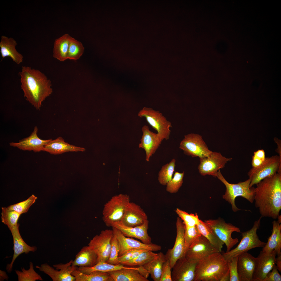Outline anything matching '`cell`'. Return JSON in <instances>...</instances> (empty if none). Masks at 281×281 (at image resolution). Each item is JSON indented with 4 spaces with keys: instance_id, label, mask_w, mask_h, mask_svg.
<instances>
[{
    "instance_id": "e0dca14e",
    "label": "cell",
    "mask_w": 281,
    "mask_h": 281,
    "mask_svg": "<svg viewBox=\"0 0 281 281\" xmlns=\"http://www.w3.org/2000/svg\"><path fill=\"white\" fill-rule=\"evenodd\" d=\"M196 264L185 256L178 259L172 268V281H194Z\"/></svg>"
},
{
    "instance_id": "f5cc1de1",
    "label": "cell",
    "mask_w": 281,
    "mask_h": 281,
    "mask_svg": "<svg viewBox=\"0 0 281 281\" xmlns=\"http://www.w3.org/2000/svg\"><path fill=\"white\" fill-rule=\"evenodd\" d=\"M0 281L3 280L5 279L7 280L8 277L6 272L4 271L0 270Z\"/></svg>"
},
{
    "instance_id": "816d5d0a",
    "label": "cell",
    "mask_w": 281,
    "mask_h": 281,
    "mask_svg": "<svg viewBox=\"0 0 281 281\" xmlns=\"http://www.w3.org/2000/svg\"><path fill=\"white\" fill-rule=\"evenodd\" d=\"M274 140L277 144L278 148L277 149V152L279 154V156L281 157V140L277 138H274Z\"/></svg>"
},
{
    "instance_id": "d590c367",
    "label": "cell",
    "mask_w": 281,
    "mask_h": 281,
    "mask_svg": "<svg viewBox=\"0 0 281 281\" xmlns=\"http://www.w3.org/2000/svg\"><path fill=\"white\" fill-rule=\"evenodd\" d=\"M158 255V253L147 250L142 252L135 258L123 263L122 264L130 266L143 265L156 258Z\"/></svg>"
},
{
    "instance_id": "11a10c76",
    "label": "cell",
    "mask_w": 281,
    "mask_h": 281,
    "mask_svg": "<svg viewBox=\"0 0 281 281\" xmlns=\"http://www.w3.org/2000/svg\"><path fill=\"white\" fill-rule=\"evenodd\" d=\"M277 219H278V221H278V222H279V223H281V215H279V216H278V217H277Z\"/></svg>"
},
{
    "instance_id": "db71d44e",
    "label": "cell",
    "mask_w": 281,
    "mask_h": 281,
    "mask_svg": "<svg viewBox=\"0 0 281 281\" xmlns=\"http://www.w3.org/2000/svg\"><path fill=\"white\" fill-rule=\"evenodd\" d=\"M230 276L229 272L225 276L221 279V281H230Z\"/></svg>"
},
{
    "instance_id": "8d00e7d4",
    "label": "cell",
    "mask_w": 281,
    "mask_h": 281,
    "mask_svg": "<svg viewBox=\"0 0 281 281\" xmlns=\"http://www.w3.org/2000/svg\"><path fill=\"white\" fill-rule=\"evenodd\" d=\"M1 221L6 225L10 230L17 225L21 214L15 211L9 209L7 207H2Z\"/></svg>"
},
{
    "instance_id": "74e56055",
    "label": "cell",
    "mask_w": 281,
    "mask_h": 281,
    "mask_svg": "<svg viewBox=\"0 0 281 281\" xmlns=\"http://www.w3.org/2000/svg\"><path fill=\"white\" fill-rule=\"evenodd\" d=\"M21 271L15 270L17 276L18 281H35L43 280L41 276L37 273L34 269L33 263L30 262L29 268L25 270L24 267L21 268Z\"/></svg>"
},
{
    "instance_id": "f907efd6",
    "label": "cell",
    "mask_w": 281,
    "mask_h": 281,
    "mask_svg": "<svg viewBox=\"0 0 281 281\" xmlns=\"http://www.w3.org/2000/svg\"><path fill=\"white\" fill-rule=\"evenodd\" d=\"M276 265L278 270L281 272V254L277 256L276 257Z\"/></svg>"
},
{
    "instance_id": "83f0119b",
    "label": "cell",
    "mask_w": 281,
    "mask_h": 281,
    "mask_svg": "<svg viewBox=\"0 0 281 281\" xmlns=\"http://www.w3.org/2000/svg\"><path fill=\"white\" fill-rule=\"evenodd\" d=\"M272 223V234L262 251L269 253L274 250L278 256L281 254V224L276 220L273 221Z\"/></svg>"
},
{
    "instance_id": "f1b7e54d",
    "label": "cell",
    "mask_w": 281,
    "mask_h": 281,
    "mask_svg": "<svg viewBox=\"0 0 281 281\" xmlns=\"http://www.w3.org/2000/svg\"><path fill=\"white\" fill-rule=\"evenodd\" d=\"M97 256L88 245L84 246L76 255L72 265L74 266L90 267L97 263Z\"/></svg>"
},
{
    "instance_id": "d4e9b609",
    "label": "cell",
    "mask_w": 281,
    "mask_h": 281,
    "mask_svg": "<svg viewBox=\"0 0 281 281\" xmlns=\"http://www.w3.org/2000/svg\"><path fill=\"white\" fill-rule=\"evenodd\" d=\"M147 220L146 214L140 207L130 202L120 221L126 226L135 227L142 225Z\"/></svg>"
},
{
    "instance_id": "e575fe53",
    "label": "cell",
    "mask_w": 281,
    "mask_h": 281,
    "mask_svg": "<svg viewBox=\"0 0 281 281\" xmlns=\"http://www.w3.org/2000/svg\"><path fill=\"white\" fill-rule=\"evenodd\" d=\"M176 160L172 159L169 163L163 166L158 173V180L161 184L165 186L171 180L175 171Z\"/></svg>"
},
{
    "instance_id": "ba28073f",
    "label": "cell",
    "mask_w": 281,
    "mask_h": 281,
    "mask_svg": "<svg viewBox=\"0 0 281 281\" xmlns=\"http://www.w3.org/2000/svg\"><path fill=\"white\" fill-rule=\"evenodd\" d=\"M204 222L226 246V252L230 250L238 242L237 238H233L232 233H241L240 229L230 223H226L223 219H209Z\"/></svg>"
},
{
    "instance_id": "b9f144b4",
    "label": "cell",
    "mask_w": 281,
    "mask_h": 281,
    "mask_svg": "<svg viewBox=\"0 0 281 281\" xmlns=\"http://www.w3.org/2000/svg\"><path fill=\"white\" fill-rule=\"evenodd\" d=\"M37 197L33 194L27 200L8 207L9 209L18 213L20 214L27 212L30 206L35 202Z\"/></svg>"
},
{
    "instance_id": "8fae6325",
    "label": "cell",
    "mask_w": 281,
    "mask_h": 281,
    "mask_svg": "<svg viewBox=\"0 0 281 281\" xmlns=\"http://www.w3.org/2000/svg\"><path fill=\"white\" fill-rule=\"evenodd\" d=\"M220 252L202 234L186 251L184 256L190 261L197 263L213 253Z\"/></svg>"
},
{
    "instance_id": "8992f818",
    "label": "cell",
    "mask_w": 281,
    "mask_h": 281,
    "mask_svg": "<svg viewBox=\"0 0 281 281\" xmlns=\"http://www.w3.org/2000/svg\"><path fill=\"white\" fill-rule=\"evenodd\" d=\"M130 202L129 195L120 194L112 197L105 204L103 210V220L107 227L121 221L126 207Z\"/></svg>"
},
{
    "instance_id": "d6a6232c",
    "label": "cell",
    "mask_w": 281,
    "mask_h": 281,
    "mask_svg": "<svg viewBox=\"0 0 281 281\" xmlns=\"http://www.w3.org/2000/svg\"><path fill=\"white\" fill-rule=\"evenodd\" d=\"M196 226L201 234L205 237L219 252H221L224 243L206 225L204 222L200 219Z\"/></svg>"
},
{
    "instance_id": "9a60e30c",
    "label": "cell",
    "mask_w": 281,
    "mask_h": 281,
    "mask_svg": "<svg viewBox=\"0 0 281 281\" xmlns=\"http://www.w3.org/2000/svg\"><path fill=\"white\" fill-rule=\"evenodd\" d=\"M112 229L118 243L119 249V257L133 250L144 249L153 252L159 251L161 249L160 245L152 243L145 244L131 238L126 237L115 227H112Z\"/></svg>"
},
{
    "instance_id": "f6af8a7d",
    "label": "cell",
    "mask_w": 281,
    "mask_h": 281,
    "mask_svg": "<svg viewBox=\"0 0 281 281\" xmlns=\"http://www.w3.org/2000/svg\"><path fill=\"white\" fill-rule=\"evenodd\" d=\"M238 256L227 261L230 276V281H240L237 268Z\"/></svg>"
},
{
    "instance_id": "ffe728a7",
    "label": "cell",
    "mask_w": 281,
    "mask_h": 281,
    "mask_svg": "<svg viewBox=\"0 0 281 281\" xmlns=\"http://www.w3.org/2000/svg\"><path fill=\"white\" fill-rule=\"evenodd\" d=\"M149 222L147 220L140 225L130 227L125 226L119 221L113 223L111 227L119 229L126 237L137 239L144 243L150 244L152 243L151 238L148 233Z\"/></svg>"
},
{
    "instance_id": "c3c4849f",
    "label": "cell",
    "mask_w": 281,
    "mask_h": 281,
    "mask_svg": "<svg viewBox=\"0 0 281 281\" xmlns=\"http://www.w3.org/2000/svg\"><path fill=\"white\" fill-rule=\"evenodd\" d=\"M149 250L144 249L133 250L128 252L123 255L119 257L118 260L120 264L131 260L136 257L142 252Z\"/></svg>"
},
{
    "instance_id": "bcb514c9",
    "label": "cell",
    "mask_w": 281,
    "mask_h": 281,
    "mask_svg": "<svg viewBox=\"0 0 281 281\" xmlns=\"http://www.w3.org/2000/svg\"><path fill=\"white\" fill-rule=\"evenodd\" d=\"M170 262L167 259L163 264L159 281H172Z\"/></svg>"
},
{
    "instance_id": "4316f807",
    "label": "cell",
    "mask_w": 281,
    "mask_h": 281,
    "mask_svg": "<svg viewBox=\"0 0 281 281\" xmlns=\"http://www.w3.org/2000/svg\"><path fill=\"white\" fill-rule=\"evenodd\" d=\"M85 149L70 144L65 142L63 138L59 137L52 139L44 147V151L53 155H58L69 152H84Z\"/></svg>"
},
{
    "instance_id": "ab89813d",
    "label": "cell",
    "mask_w": 281,
    "mask_h": 281,
    "mask_svg": "<svg viewBox=\"0 0 281 281\" xmlns=\"http://www.w3.org/2000/svg\"><path fill=\"white\" fill-rule=\"evenodd\" d=\"M184 174V171H175L173 177L166 185V191L171 194L177 192L182 184Z\"/></svg>"
},
{
    "instance_id": "60d3db41",
    "label": "cell",
    "mask_w": 281,
    "mask_h": 281,
    "mask_svg": "<svg viewBox=\"0 0 281 281\" xmlns=\"http://www.w3.org/2000/svg\"><path fill=\"white\" fill-rule=\"evenodd\" d=\"M175 212L185 226L192 227L196 226L199 222L200 219L196 213L195 214H189L178 208L176 209Z\"/></svg>"
},
{
    "instance_id": "6da1fadb",
    "label": "cell",
    "mask_w": 281,
    "mask_h": 281,
    "mask_svg": "<svg viewBox=\"0 0 281 281\" xmlns=\"http://www.w3.org/2000/svg\"><path fill=\"white\" fill-rule=\"evenodd\" d=\"M256 185L254 201L261 216L277 219L281 209V174L277 173Z\"/></svg>"
},
{
    "instance_id": "836d02e7",
    "label": "cell",
    "mask_w": 281,
    "mask_h": 281,
    "mask_svg": "<svg viewBox=\"0 0 281 281\" xmlns=\"http://www.w3.org/2000/svg\"><path fill=\"white\" fill-rule=\"evenodd\" d=\"M131 267L125 266L120 264L114 265L108 263L105 261H102L98 263L92 267H87L80 266L78 267V269L83 273L88 274L95 271L107 272L122 269H128Z\"/></svg>"
},
{
    "instance_id": "4fadbf2b",
    "label": "cell",
    "mask_w": 281,
    "mask_h": 281,
    "mask_svg": "<svg viewBox=\"0 0 281 281\" xmlns=\"http://www.w3.org/2000/svg\"><path fill=\"white\" fill-rule=\"evenodd\" d=\"M232 159L226 157L219 152L212 151L208 156L200 158L199 172L202 176L211 175L216 177L218 171L223 168L226 163Z\"/></svg>"
},
{
    "instance_id": "7c38bea8",
    "label": "cell",
    "mask_w": 281,
    "mask_h": 281,
    "mask_svg": "<svg viewBox=\"0 0 281 281\" xmlns=\"http://www.w3.org/2000/svg\"><path fill=\"white\" fill-rule=\"evenodd\" d=\"M73 261L71 260L65 264L54 265L56 269L47 263L42 264L40 266H36V267L49 276L53 281H75V277L71 273L78 267L72 265Z\"/></svg>"
},
{
    "instance_id": "ac0fdd59",
    "label": "cell",
    "mask_w": 281,
    "mask_h": 281,
    "mask_svg": "<svg viewBox=\"0 0 281 281\" xmlns=\"http://www.w3.org/2000/svg\"><path fill=\"white\" fill-rule=\"evenodd\" d=\"M276 252L267 253L261 251L256 258V264L253 281H263L276 264Z\"/></svg>"
},
{
    "instance_id": "4dcf8cb0",
    "label": "cell",
    "mask_w": 281,
    "mask_h": 281,
    "mask_svg": "<svg viewBox=\"0 0 281 281\" xmlns=\"http://www.w3.org/2000/svg\"><path fill=\"white\" fill-rule=\"evenodd\" d=\"M71 36L65 34L55 41L53 51V57L61 61L67 59Z\"/></svg>"
},
{
    "instance_id": "7402d4cb",
    "label": "cell",
    "mask_w": 281,
    "mask_h": 281,
    "mask_svg": "<svg viewBox=\"0 0 281 281\" xmlns=\"http://www.w3.org/2000/svg\"><path fill=\"white\" fill-rule=\"evenodd\" d=\"M19 226L18 223L10 230L13 237L14 252L11 263L7 264L6 266V270L9 273L11 272L14 263L18 256L23 253L27 254L31 252H34L37 249L36 246H30L24 241L20 233Z\"/></svg>"
},
{
    "instance_id": "603a6c76",
    "label": "cell",
    "mask_w": 281,
    "mask_h": 281,
    "mask_svg": "<svg viewBox=\"0 0 281 281\" xmlns=\"http://www.w3.org/2000/svg\"><path fill=\"white\" fill-rule=\"evenodd\" d=\"M38 131L37 127L35 126L29 136L20 140L18 143L11 142L10 146L24 151H33L34 152L44 151V146L52 139L44 140L40 138L37 135Z\"/></svg>"
},
{
    "instance_id": "7a4b0ae2",
    "label": "cell",
    "mask_w": 281,
    "mask_h": 281,
    "mask_svg": "<svg viewBox=\"0 0 281 281\" xmlns=\"http://www.w3.org/2000/svg\"><path fill=\"white\" fill-rule=\"evenodd\" d=\"M24 97L37 110L42 103L52 93L50 80L38 70L23 66L19 72Z\"/></svg>"
},
{
    "instance_id": "2e32d148",
    "label": "cell",
    "mask_w": 281,
    "mask_h": 281,
    "mask_svg": "<svg viewBox=\"0 0 281 281\" xmlns=\"http://www.w3.org/2000/svg\"><path fill=\"white\" fill-rule=\"evenodd\" d=\"M176 226V236L174 246L172 248L168 249L165 254L167 259L170 261L171 269L178 259L184 256L186 251L184 238L185 225L179 217L177 219Z\"/></svg>"
},
{
    "instance_id": "7dc6e473",
    "label": "cell",
    "mask_w": 281,
    "mask_h": 281,
    "mask_svg": "<svg viewBox=\"0 0 281 281\" xmlns=\"http://www.w3.org/2000/svg\"><path fill=\"white\" fill-rule=\"evenodd\" d=\"M265 153L263 149L254 151L252 157L251 164L252 167H256L261 164L266 159Z\"/></svg>"
},
{
    "instance_id": "5b68a950",
    "label": "cell",
    "mask_w": 281,
    "mask_h": 281,
    "mask_svg": "<svg viewBox=\"0 0 281 281\" xmlns=\"http://www.w3.org/2000/svg\"><path fill=\"white\" fill-rule=\"evenodd\" d=\"M261 216L256 221L252 227L246 231L241 232L242 239L238 245L235 248L227 252H223L222 254L225 259L228 261L239 254L257 247H263L266 242L261 241L257 234L260 227Z\"/></svg>"
},
{
    "instance_id": "ee69618b",
    "label": "cell",
    "mask_w": 281,
    "mask_h": 281,
    "mask_svg": "<svg viewBox=\"0 0 281 281\" xmlns=\"http://www.w3.org/2000/svg\"><path fill=\"white\" fill-rule=\"evenodd\" d=\"M119 251L118 241L114 234L111 242V249L110 256L106 262L114 265L120 264L118 260Z\"/></svg>"
},
{
    "instance_id": "484cf974",
    "label": "cell",
    "mask_w": 281,
    "mask_h": 281,
    "mask_svg": "<svg viewBox=\"0 0 281 281\" xmlns=\"http://www.w3.org/2000/svg\"><path fill=\"white\" fill-rule=\"evenodd\" d=\"M17 44L16 42L13 38L2 36L0 42V51L2 59L9 57L17 64L22 62L23 57L16 50L15 47Z\"/></svg>"
},
{
    "instance_id": "44dd1931",
    "label": "cell",
    "mask_w": 281,
    "mask_h": 281,
    "mask_svg": "<svg viewBox=\"0 0 281 281\" xmlns=\"http://www.w3.org/2000/svg\"><path fill=\"white\" fill-rule=\"evenodd\" d=\"M143 135L139 147L145 150V159L149 161L150 157L155 152L163 140L159 135L150 130L148 126L145 125L142 129Z\"/></svg>"
},
{
    "instance_id": "f546056e",
    "label": "cell",
    "mask_w": 281,
    "mask_h": 281,
    "mask_svg": "<svg viewBox=\"0 0 281 281\" xmlns=\"http://www.w3.org/2000/svg\"><path fill=\"white\" fill-rule=\"evenodd\" d=\"M167 260L165 255L162 252L158 253L157 257L143 265L148 272L154 281H159L163 266Z\"/></svg>"
},
{
    "instance_id": "277c9868",
    "label": "cell",
    "mask_w": 281,
    "mask_h": 281,
    "mask_svg": "<svg viewBox=\"0 0 281 281\" xmlns=\"http://www.w3.org/2000/svg\"><path fill=\"white\" fill-rule=\"evenodd\" d=\"M216 177L225 185L226 189L222 198L231 205L233 212H236L240 210L247 211L238 208L235 203V200L238 197H241L247 200L251 203L254 201L255 188L250 187L251 180L249 178L246 180L240 182L236 184L230 183L225 178L220 170L216 174Z\"/></svg>"
},
{
    "instance_id": "d6986e66",
    "label": "cell",
    "mask_w": 281,
    "mask_h": 281,
    "mask_svg": "<svg viewBox=\"0 0 281 281\" xmlns=\"http://www.w3.org/2000/svg\"><path fill=\"white\" fill-rule=\"evenodd\" d=\"M114 281H149V274L142 265L138 267L122 269L108 272Z\"/></svg>"
},
{
    "instance_id": "9c48e42d",
    "label": "cell",
    "mask_w": 281,
    "mask_h": 281,
    "mask_svg": "<svg viewBox=\"0 0 281 281\" xmlns=\"http://www.w3.org/2000/svg\"><path fill=\"white\" fill-rule=\"evenodd\" d=\"M140 117H145L149 124L155 129L163 140H168L170 134L171 123L159 111L150 107H144L138 113Z\"/></svg>"
},
{
    "instance_id": "1f68e13d",
    "label": "cell",
    "mask_w": 281,
    "mask_h": 281,
    "mask_svg": "<svg viewBox=\"0 0 281 281\" xmlns=\"http://www.w3.org/2000/svg\"><path fill=\"white\" fill-rule=\"evenodd\" d=\"M75 278V281H114L107 272L95 271L88 274L83 273L78 268L71 273Z\"/></svg>"
},
{
    "instance_id": "3957f363",
    "label": "cell",
    "mask_w": 281,
    "mask_h": 281,
    "mask_svg": "<svg viewBox=\"0 0 281 281\" xmlns=\"http://www.w3.org/2000/svg\"><path fill=\"white\" fill-rule=\"evenodd\" d=\"M229 272L227 261L221 252H217L197 263L194 281H221Z\"/></svg>"
},
{
    "instance_id": "681fc988",
    "label": "cell",
    "mask_w": 281,
    "mask_h": 281,
    "mask_svg": "<svg viewBox=\"0 0 281 281\" xmlns=\"http://www.w3.org/2000/svg\"><path fill=\"white\" fill-rule=\"evenodd\" d=\"M271 272L266 275L263 281H281V276L279 273L277 266L275 264Z\"/></svg>"
},
{
    "instance_id": "cb8c5ba5",
    "label": "cell",
    "mask_w": 281,
    "mask_h": 281,
    "mask_svg": "<svg viewBox=\"0 0 281 281\" xmlns=\"http://www.w3.org/2000/svg\"><path fill=\"white\" fill-rule=\"evenodd\" d=\"M238 272L240 281H253L256 258L247 252L238 256Z\"/></svg>"
},
{
    "instance_id": "5bb4252c",
    "label": "cell",
    "mask_w": 281,
    "mask_h": 281,
    "mask_svg": "<svg viewBox=\"0 0 281 281\" xmlns=\"http://www.w3.org/2000/svg\"><path fill=\"white\" fill-rule=\"evenodd\" d=\"M113 235L112 229H106L103 231L99 235L95 236L90 240L88 245L97 254V263L102 261L106 262L108 259L111 249V240Z\"/></svg>"
},
{
    "instance_id": "f35d334b",
    "label": "cell",
    "mask_w": 281,
    "mask_h": 281,
    "mask_svg": "<svg viewBox=\"0 0 281 281\" xmlns=\"http://www.w3.org/2000/svg\"><path fill=\"white\" fill-rule=\"evenodd\" d=\"M84 48L82 43L71 37L68 53L67 59L76 60L82 55Z\"/></svg>"
},
{
    "instance_id": "7bdbcfd3",
    "label": "cell",
    "mask_w": 281,
    "mask_h": 281,
    "mask_svg": "<svg viewBox=\"0 0 281 281\" xmlns=\"http://www.w3.org/2000/svg\"><path fill=\"white\" fill-rule=\"evenodd\" d=\"M201 235L197 226L192 227L185 226L184 238L185 252L196 239Z\"/></svg>"
},
{
    "instance_id": "52a82bcc",
    "label": "cell",
    "mask_w": 281,
    "mask_h": 281,
    "mask_svg": "<svg viewBox=\"0 0 281 281\" xmlns=\"http://www.w3.org/2000/svg\"><path fill=\"white\" fill-rule=\"evenodd\" d=\"M277 173L281 174V157L276 155L266 157L261 164L252 167L248 172V175L251 180L250 187Z\"/></svg>"
},
{
    "instance_id": "30bf717a",
    "label": "cell",
    "mask_w": 281,
    "mask_h": 281,
    "mask_svg": "<svg viewBox=\"0 0 281 281\" xmlns=\"http://www.w3.org/2000/svg\"><path fill=\"white\" fill-rule=\"evenodd\" d=\"M179 148L185 154L199 158L208 156L212 152L209 149L202 136L194 133L185 135L180 143Z\"/></svg>"
}]
</instances>
